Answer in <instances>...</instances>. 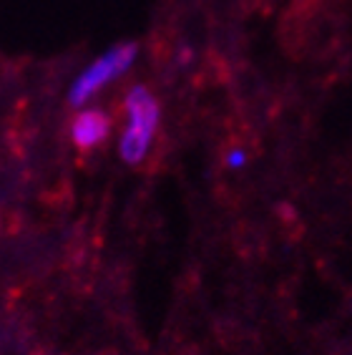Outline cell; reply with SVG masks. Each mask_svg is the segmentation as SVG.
Here are the masks:
<instances>
[{
  "mask_svg": "<svg viewBox=\"0 0 352 355\" xmlns=\"http://www.w3.org/2000/svg\"><path fill=\"white\" fill-rule=\"evenodd\" d=\"M134 58H136V43L114 46L109 53H103L94 66H88V69L76 78V83L71 86V94H68V101L73 103V106H78V103H83L86 98H91V96L101 89V86H106L111 78L121 76L123 71H129Z\"/></svg>",
  "mask_w": 352,
  "mask_h": 355,
  "instance_id": "cell-1",
  "label": "cell"
},
{
  "mask_svg": "<svg viewBox=\"0 0 352 355\" xmlns=\"http://www.w3.org/2000/svg\"><path fill=\"white\" fill-rule=\"evenodd\" d=\"M126 111H129V119H131L129 123L141 126L143 131H149L151 137H154L156 126H159V103H156V98L143 86H136L129 94Z\"/></svg>",
  "mask_w": 352,
  "mask_h": 355,
  "instance_id": "cell-2",
  "label": "cell"
},
{
  "mask_svg": "<svg viewBox=\"0 0 352 355\" xmlns=\"http://www.w3.org/2000/svg\"><path fill=\"white\" fill-rule=\"evenodd\" d=\"M71 131H73V141L78 144V149L88 151L109 137V119L98 111H86V114H78Z\"/></svg>",
  "mask_w": 352,
  "mask_h": 355,
  "instance_id": "cell-3",
  "label": "cell"
},
{
  "mask_svg": "<svg viewBox=\"0 0 352 355\" xmlns=\"http://www.w3.org/2000/svg\"><path fill=\"white\" fill-rule=\"evenodd\" d=\"M151 134L149 131H143L141 126H134L129 123V129L123 131L121 137V157L129 162V164H136V162H141L146 157V151H149V144H151Z\"/></svg>",
  "mask_w": 352,
  "mask_h": 355,
  "instance_id": "cell-4",
  "label": "cell"
},
{
  "mask_svg": "<svg viewBox=\"0 0 352 355\" xmlns=\"http://www.w3.org/2000/svg\"><path fill=\"white\" fill-rule=\"evenodd\" d=\"M244 159H247V157H244V151H242V149H234V151L229 154V159H227V166H231V169H237V166H242V164H244Z\"/></svg>",
  "mask_w": 352,
  "mask_h": 355,
  "instance_id": "cell-5",
  "label": "cell"
}]
</instances>
